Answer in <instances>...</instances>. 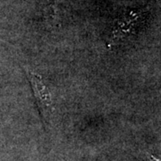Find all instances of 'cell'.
Returning <instances> with one entry per match:
<instances>
[{
	"label": "cell",
	"mask_w": 161,
	"mask_h": 161,
	"mask_svg": "<svg viewBox=\"0 0 161 161\" xmlns=\"http://www.w3.org/2000/svg\"><path fill=\"white\" fill-rule=\"evenodd\" d=\"M28 79L33 91L35 100L40 113L46 117L53 111V101L51 93L43 82L41 76L33 72H28Z\"/></svg>",
	"instance_id": "obj_1"
}]
</instances>
